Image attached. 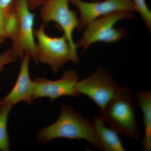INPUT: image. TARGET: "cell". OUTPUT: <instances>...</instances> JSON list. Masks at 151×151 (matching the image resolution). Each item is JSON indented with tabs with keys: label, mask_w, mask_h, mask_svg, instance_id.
Returning <instances> with one entry per match:
<instances>
[{
	"label": "cell",
	"mask_w": 151,
	"mask_h": 151,
	"mask_svg": "<svg viewBox=\"0 0 151 151\" xmlns=\"http://www.w3.org/2000/svg\"><path fill=\"white\" fill-rule=\"evenodd\" d=\"M38 141L43 144L57 138L84 140L99 150H103L92 122L82 117L72 107L63 105L58 119L39 131Z\"/></svg>",
	"instance_id": "6da1fadb"
},
{
	"label": "cell",
	"mask_w": 151,
	"mask_h": 151,
	"mask_svg": "<svg viewBox=\"0 0 151 151\" xmlns=\"http://www.w3.org/2000/svg\"><path fill=\"white\" fill-rule=\"evenodd\" d=\"M99 116L119 134L142 142V139L138 128L132 91L129 87L120 86L115 96L101 110Z\"/></svg>",
	"instance_id": "7a4b0ae2"
},
{
	"label": "cell",
	"mask_w": 151,
	"mask_h": 151,
	"mask_svg": "<svg viewBox=\"0 0 151 151\" xmlns=\"http://www.w3.org/2000/svg\"><path fill=\"white\" fill-rule=\"evenodd\" d=\"M133 12L120 11L100 17L89 23L85 27L82 37L76 43V47L86 51L91 45L97 42L111 43L127 37V32L115 25L124 19L133 18Z\"/></svg>",
	"instance_id": "3957f363"
},
{
	"label": "cell",
	"mask_w": 151,
	"mask_h": 151,
	"mask_svg": "<svg viewBox=\"0 0 151 151\" xmlns=\"http://www.w3.org/2000/svg\"><path fill=\"white\" fill-rule=\"evenodd\" d=\"M45 24L35 29L37 63L40 62L51 68L53 73L58 71L69 61L74 63L70 45L64 35L52 37L45 32Z\"/></svg>",
	"instance_id": "277c9868"
},
{
	"label": "cell",
	"mask_w": 151,
	"mask_h": 151,
	"mask_svg": "<svg viewBox=\"0 0 151 151\" xmlns=\"http://www.w3.org/2000/svg\"><path fill=\"white\" fill-rule=\"evenodd\" d=\"M69 3V0H46L41 6L40 16L45 24L53 22L62 30L72 50L74 63L76 64L80 61L73 35L76 29L80 30V24L77 14L70 9Z\"/></svg>",
	"instance_id": "5b68a950"
},
{
	"label": "cell",
	"mask_w": 151,
	"mask_h": 151,
	"mask_svg": "<svg viewBox=\"0 0 151 151\" xmlns=\"http://www.w3.org/2000/svg\"><path fill=\"white\" fill-rule=\"evenodd\" d=\"M120 87L107 69L100 67L88 77L78 81L76 89L78 94L91 99L101 111L115 96Z\"/></svg>",
	"instance_id": "8992f818"
},
{
	"label": "cell",
	"mask_w": 151,
	"mask_h": 151,
	"mask_svg": "<svg viewBox=\"0 0 151 151\" xmlns=\"http://www.w3.org/2000/svg\"><path fill=\"white\" fill-rule=\"evenodd\" d=\"M19 19L18 34L12 42V49L17 57L22 58L25 54L29 55L37 63L34 24L35 15L30 9L27 0H16L14 6Z\"/></svg>",
	"instance_id": "52a82bcc"
},
{
	"label": "cell",
	"mask_w": 151,
	"mask_h": 151,
	"mask_svg": "<svg viewBox=\"0 0 151 151\" xmlns=\"http://www.w3.org/2000/svg\"><path fill=\"white\" fill-rule=\"evenodd\" d=\"M77 8L79 14L80 30L100 17L120 11H135L132 0H104L86 2L82 0H69Z\"/></svg>",
	"instance_id": "ba28073f"
},
{
	"label": "cell",
	"mask_w": 151,
	"mask_h": 151,
	"mask_svg": "<svg viewBox=\"0 0 151 151\" xmlns=\"http://www.w3.org/2000/svg\"><path fill=\"white\" fill-rule=\"evenodd\" d=\"M78 81V74L71 69L65 71L58 80H48L42 77L35 78L33 80L34 100L47 97L52 101L63 96L77 97L79 95L76 89Z\"/></svg>",
	"instance_id": "9c48e42d"
},
{
	"label": "cell",
	"mask_w": 151,
	"mask_h": 151,
	"mask_svg": "<svg viewBox=\"0 0 151 151\" xmlns=\"http://www.w3.org/2000/svg\"><path fill=\"white\" fill-rule=\"evenodd\" d=\"M31 57L25 54L22 58L20 69L16 82L10 92L0 100V107H9L21 102L31 104L33 100L34 83L31 79L29 63Z\"/></svg>",
	"instance_id": "30bf717a"
},
{
	"label": "cell",
	"mask_w": 151,
	"mask_h": 151,
	"mask_svg": "<svg viewBox=\"0 0 151 151\" xmlns=\"http://www.w3.org/2000/svg\"><path fill=\"white\" fill-rule=\"evenodd\" d=\"M97 137L105 151H126L119 133L109 127L98 115L92 121Z\"/></svg>",
	"instance_id": "8fae6325"
},
{
	"label": "cell",
	"mask_w": 151,
	"mask_h": 151,
	"mask_svg": "<svg viewBox=\"0 0 151 151\" xmlns=\"http://www.w3.org/2000/svg\"><path fill=\"white\" fill-rule=\"evenodd\" d=\"M136 99L142 113L144 137L142 139V150H151V92L141 90L137 92Z\"/></svg>",
	"instance_id": "7c38bea8"
},
{
	"label": "cell",
	"mask_w": 151,
	"mask_h": 151,
	"mask_svg": "<svg viewBox=\"0 0 151 151\" xmlns=\"http://www.w3.org/2000/svg\"><path fill=\"white\" fill-rule=\"evenodd\" d=\"M18 15L13 7L6 14L4 25V35L5 38L9 39L13 42L16 39L19 29Z\"/></svg>",
	"instance_id": "4fadbf2b"
},
{
	"label": "cell",
	"mask_w": 151,
	"mask_h": 151,
	"mask_svg": "<svg viewBox=\"0 0 151 151\" xmlns=\"http://www.w3.org/2000/svg\"><path fill=\"white\" fill-rule=\"evenodd\" d=\"M11 108L9 107H0V150L2 151H9L10 148L7 123Z\"/></svg>",
	"instance_id": "5bb4252c"
},
{
	"label": "cell",
	"mask_w": 151,
	"mask_h": 151,
	"mask_svg": "<svg viewBox=\"0 0 151 151\" xmlns=\"http://www.w3.org/2000/svg\"><path fill=\"white\" fill-rule=\"evenodd\" d=\"M135 11L139 13L149 31L151 29V12L146 0H132Z\"/></svg>",
	"instance_id": "9a60e30c"
},
{
	"label": "cell",
	"mask_w": 151,
	"mask_h": 151,
	"mask_svg": "<svg viewBox=\"0 0 151 151\" xmlns=\"http://www.w3.org/2000/svg\"><path fill=\"white\" fill-rule=\"evenodd\" d=\"M17 58L12 48L0 54V72L2 71L5 66L15 62Z\"/></svg>",
	"instance_id": "2e32d148"
},
{
	"label": "cell",
	"mask_w": 151,
	"mask_h": 151,
	"mask_svg": "<svg viewBox=\"0 0 151 151\" xmlns=\"http://www.w3.org/2000/svg\"><path fill=\"white\" fill-rule=\"evenodd\" d=\"M16 0H0V9L6 13L13 8Z\"/></svg>",
	"instance_id": "e0dca14e"
},
{
	"label": "cell",
	"mask_w": 151,
	"mask_h": 151,
	"mask_svg": "<svg viewBox=\"0 0 151 151\" xmlns=\"http://www.w3.org/2000/svg\"><path fill=\"white\" fill-rule=\"evenodd\" d=\"M6 13L0 9V45L6 39L4 35V25Z\"/></svg>",
	"instance_id": "ac0fdd59"
},
{
	"label": "cell",
	"mask_w": 151,
	"mask_h": 151,
	"mask_svg": "<svg viewBox=\"0 0 151 151\" xmlns=\"http://www.w3.org/2000/svg\"><path fill=\"white\" fill-rule=\"evenodd\" d=\"M46 0H27L28 5L31 10H34L41 6Z\"/></svg>",
	"instance_id": "d6986e66"
},
{
	"label": "cell",
	"mask_w": 151,
	"mask_h": 151,
	"mask_svg": "<svg viewBox=\"0 0 151 151\" xmlns=\"http://www.w3.org/2000/svg\"><path fill=\"white\" fill-rule=\"evenodd\" d=\"M91 1H97L98 0H91Z\"/></svg>",
	"instance_id": "ffe728a7"
}]
</instances>
